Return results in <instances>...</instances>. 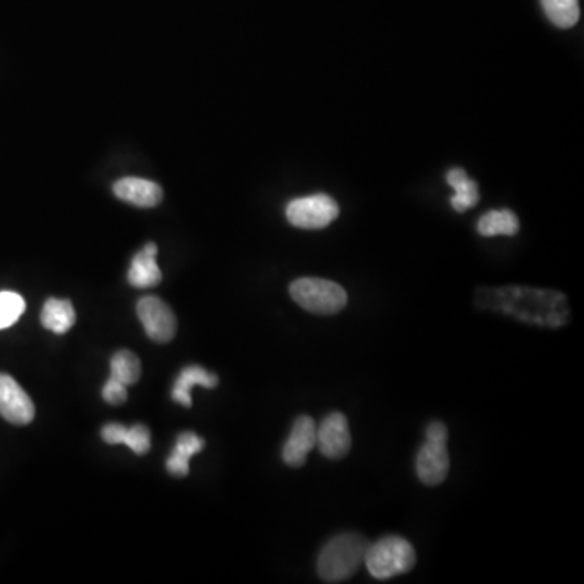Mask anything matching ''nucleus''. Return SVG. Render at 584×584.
<instances>
[{
  "label": "nucleus",
  "instance_id": "1",
  "mask_svg": "<svg viewBox=\"0 0 584 584\" xmlns=\"http://www.w3.org/2000/svg\"><path fill=\"white\" fill-rule=\"evenodd\" d=\"M479 297H484V301L479 302H518V305H508L502 310H507L511 314L523 317L524 309L526 320L531 322H546L549 325H562L567 314V299L560 292L537 291L529 288H503L497 291H479Z\"/></svg>",
  "mask_w": 584,
  "mask_h": 584
},
{
  "label": "nucleus",
  "instance_id": "2",
  "mask_svg": "<svg viewBox=\"0 0 584 584\" xmlns=\"http://www.w3.org/2000/svg\"><path fill=\"white\" fill-rule=\"evenodd\" d=\"M369 546L362 534L343 533L333 537L318 555V575L325 583L349 580L364 562Z\"/></svg>",
  "mask_w": 584,
  "mask_h": 584
},
{
  "label": "nucleus",
  "instance_id": "3",
  "mask_svg": "<svg viewBox=\"0 0 584 584\" xmlns=\"http://www.w3.org/2000/svg\"><path fill=\"white\" fill-rule=\"evenodd\" d=\"M364 563L374 578L388 580L413 570L416 565V552L403 537H383L369 546Z\"/></svg>",
  "mask_w": 584,
  "mask_h": 584
},
{
  "label": "nucleus",
  "instance_id": "4",
  "mask_svg": "<svg viewBox=\"0 0 584 584\" xmlns=\"http://www.w3.org/2000/svg\"><path fill=\"white\" fill-rule=\"evenodd\" d=\"M302 309L315 315L338 314L348 304V294L340 284L322 278H299L289 288Z\"/></svg>",
  "mask_w": 584,
  "mask_h": 584
},
{
  "label": "nucleus",
  "instance_id": "5",
  "mask_svg": "<svg viewBox=\"0 0 584 584\" xmlns=\"http://www.w3.org/2000/svg\"><path fill=\"white\" fill-rule=\"evenodd\" d=\"M340 215L338 203L325 194L296 198L286 208L289 223L301 229H323Z\"/></svg>",
  "mask_w": 584,
  "mask_h": 584
},
{
  "label": "nucleus",
  "instance_id": "6",
  "mask_svg": "<svg viewBox=\"0 0 584 584\" xmlns=\"http://www.w3.org/2000/svg\"><path fill=\"white\" fill-rule=\"evenodd\" d=\"M137 315L146 335L155 343L166 344L176 336L177 320L166 302L159 297H142L137 304Z\"/></svg>",
  "mask_w": 584,
  "mask_h": 584
},
{
  "label": "nucleus",
  "instance_id": "7",
  "mask_svg": "<svg viewBox=\"0 0 584 584\" xmlns=\"http://www.w3.org/2000/svg\"><path fill=\"white\" fill-rule=\"evenodd\" d=\"M0 416L15 426H26L35 419V404L15 378L0 374Z\"/></svg>",
  "mask_w": 584,
  "mask_h": 584
},
{
  "label": "nucleus",
  "instance_id": "8",
  "mask_svg": "<svg viewBox=\"0 0 584 584\" xmlns=\"http://www.w3.org/2000/svg\"><path fill=\"white\" fill-rule=\"evenodd\" d=\"M317 447L330 460H341L351 450V430L348 419L341 413H333L323 419L317 429Z\"/></svg>",
  "mask_w": 584,
  "mask_h": 584
},
{
  "label": "nucleus",
  "instance_id": "9",
  "mask_svg": "<svg viewBox=\"0 0 584 584\" xmlns=\"http://www.w3.org/2000/svg\"><path fill=\"white\" fill-rule=\"evenodd\" d=\"M416 469L417 477L426 486L435 487L442 484L450 471L447 443L426 440L417 453Z\"/></svg>",
  "mask_w": 584,
  "mask_h": 584
},
{
  "label": "nucleus",
  "instance_id": "10",
  "mask_svg": "<svg viewBox=\"0 0 584 584\" xmlns=\"http://www.w3.org/2000/svg\"><path fill=\"white\" fill-rule=\"evenodd\" d=\"M317 447V426L312 417H297L291 434L284 443L283 460L291 468H301L310 451Z\"/></svg>",
  "mask_w": 584,
  "mask_h": 584
},
{
  "label": "nucleus",
  "instance_id": "11",
  "mask_svg": "<svg viewBox=\"0 0 584 584\" xmlns=\"http://www.w3.org/2000/svg\"><path fill=\"white\" fill-rule=\"evenodd\" d=\"M114 194L122 202L130 203L135 207H158L163 200V189L156 182L146 181L140 177H124L112 187Z\"/></svg>",
  "mask_w": 584,
  "mask_h": 584
},
{
  "label": "nucleus",
  "instance_id": "12",
  "mask_svg": "<svg viewBox=\"0 0 584 584\" xmlns=\"http://www.w3.org/2000/svg\"><path fill=\"white\" fill-rule=\"evenodd\" d=\"M156 255H158V247L155 242H148L130 263L129 268V283L138 289L155 288L163 280L161 270H159L158 262H156Z\"/></svg>",
  "mask_w": 584,
  "mask_h": 584
},
{
  "label": "nucleus",
  "instance_id": "13",
  "mask_svg": "<svg viewBox=\"0 0 584 584\" xmlns=\"http://www.w3.org/2000/svg\"><path fill=\"white\" fill-rule=\"evenodd\" d=\"M101 437L109 445H127L137 455H146L151 448V434L148 427L143 424H135L125 427L117 422L106 424L101 430Z\"/></svg>",
  "mask_w": 584,
  "mask_h": 584
},
{
  "label": "nucleus",
  "instance_id": "14",
  "mask_svg": "<svg viewBox=\"0 0 584 584\" xmlns=\"http://www.w3.org/2000/svg\"><path fill=\"white\" fill-rule=\"evenodd\" d=\"M215 388L218 387V377L215 374H210L207 369H203L200 365H189L182 370L179 377H177L174 388H172V400L176 403L182 404L184 408L192 406V396L190 390L197 387Z\"/></svg>",
  "mask_w": 584,
  "mask_h": 584
},
{
  "label": "nucleus",
  "instance_id": "15",
  "mask_svg": "<svg viewBox=\"0 0 584 584\" xmlns=\"http://www.w3.org/2000/svg\"><path fill=\"white\" fill-rule=\"evenodd\" d=\"M205 447V440L194 432H184L176 440V447L166 461V469L172 476L185 477L189 474V461Z\"/></svg>",
  "mask_w": 584,
  "mask_h": 584
},
{
  "label": "nucleus",
  "instance_id": "16",
  "mask_svg": "<svg viewBox=\"0 0 584 584\" xmlns=\"http://www.w3.org/2000/svg\"><path fill=\"white\" fill-rule=\"evenodd\" d=\"M75 320H77V314H75L72 302L65 301V299L51 297L46 301L43 312H41L43 327L52 333H57V335L67 333L75 325Z\"/></svg>",
  "mask_w": 584,
  "mask_h": 584
},
{
  "label": "nucleus",
  "instance_id": "17",
  "mask_svg": "<svg viewBox=\"0 0 584 584\" xmlns=\"http://www.w3.org/2000/svg\"><path fill=\"white\" fill-rule=\"evenodd\" d=\"M447 182L455 189V195L451 197V207L458 213L476 207L479 202V192L477 184L471 181L463 169L455 168L447 172Z\"/></svg>",
  "mask_w": 584,
  "mask_h": 584
},
{
  "label": "nucleus",
  "instance_id": "18",
  "mask_svg": "<svg viewBox=\"0 0 584 584\" xmlns=\"http://www.w3.org/2000/svg\"><path fill=\"white\" fill-rule=\"evenodd\" d=\"M520 229V221L510 210L489 211L477 223V231L484 237L515 236Z\"/></svg>",
  "mask_w": 584,
  "mask_h": 584
},
{
  "label": "nucleus",
  "instance_id": "19",
  "mask_svg": "<svg viewBox=\"0 0 584 584\" xmlns=\"http://www.w3.org/2000/svg\"><path fill=\"white\" fill-rule=\"evenodd\" d=\"M547 18L562 30L572 28L580 20L578 0H541Z\"/></svg>",
  "mask_w": 584,
  "mask_h": 584
},
{
  "label": "nucleus",
  "instance_id": "20",
  "mask_svg": "<svg viewBox=\"0 0 584 584\" xmlns=\"http://www.w3.org/2000/svg\"><path fill=\"white\" fill-rule=\"evenodd\" d=\"M142 375L140 359L130 351H119L111 359V378L124 383L125 387L135 385Z\"/></svg>",
  "mask_w": 584,
  "mask_h": 584
},
{
  "label": "nucleus",
  "instance_id": "21",
  "mask_svg": "<svg viewBox=\"0 0 584 584\" xmlns=\"http://www.w3.org/2000/svg\"><path fill=\"white\" fill-rule=\"evenodd\" d=\"M25 309V299L20 294L13 291L0 292V330L15 325Z\"/></svg>",
  "mask_w": 584,
  "mask_h": 584
},
{
  "label": "nucleus",
  "instance_id": "22",
  "mask_svg": "<svg viewBox=\"0 0 584 584\" xmlns=\"http://www.w3.org/2000/svg\"><path fill=\"white\" fill-rule=\"evenodd\" d=\"M103 398L106 403L112 404V406H121L127 401V387L124 383L109 377L108 382L103 387Z\"/></svg>",
  "mask_w": 584,
  "mask_h": 584
},
{
  "label": "nucleus",
  "instance_id": "23",
  "mask_svg": "<svg viewBox=\"0 0 584 584\" xmlns=\"http://www.w3.org/2000/svg\"><path fill=\"white\" fill-rule=\"evenodd\" d=\"M427 440L430 442H442L447 443L448 440V430L447 427L443 426L442 422H432L429 427H427L426 432Z\"/></svg>",
  "mask_w": 584,
  "mask_h": 584
}]
</instances>
